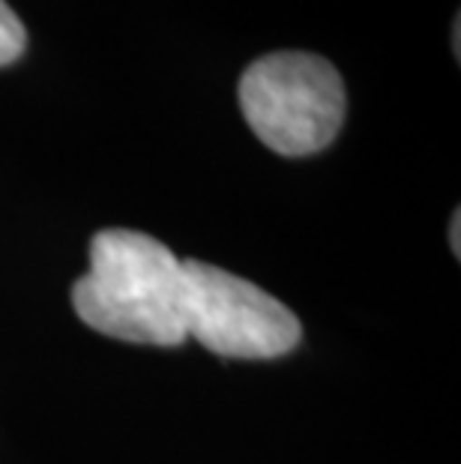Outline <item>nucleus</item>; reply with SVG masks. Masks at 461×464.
I'll return each instance as SVG.
<instances>
[{"label":"nucleus","instance_id":"f257e3e1","mask_svg":"<svg viewBox=\"0 0 461 464\" xmlns=\"http://www.w3.org/2000/svg\"><path fill=\"white\" fill-rule=\"evenodd\" d=\"M87 327L132 344L178 348L183 327V261L150 234L105 228L91 240V270L72 285Z\"/></svg>","mask_w":461,"mask_h":464},{"label":"nucleus","instance_id":"f03ea898","mask_svg":"<svg viewBox=\"0 0 461 464\" xmlns=\"http://www.w3.org/2000/svg\"><path fill=\"white\" fill-rule=\"evenodd\" d=\"M240 111L249 130L279 156H312L336 141L345 123V82L327 57L273 52L240 78Z\"/></svg>","mask_w":461,"mask_h":464},{"label":"nucleus","instance_id":"7ed1b4c3","mask_svg":"<svg viewBox=\"0 0 461 464\" xmlns=\"http://www.w3.org/2000/svg\"><path fill=\"white\" fill-rule=\"evenodd\" d=\"M183 327L219 357L273 360L300 344V318L282 300L222 266L183 261Z\"/></svg>","mask_w":461,"mask_h":464},{"label":"nucleus","instance_id":"20e7f679","mask_svg":"<svg viewBox=\"0 0 461 464\" xmlns=\"http://www.w3.org/2000/svg\"><path fill=\"white\" fill-rule=\"evenodd\" d=\"M24 45H27V34L22 18L13 13V6L6 0H0V66L15 63L24 54Z\"/></svg>","mask_w":461,"mask_h":464},{"label":"nucleus","instance_id":"39448f33","mask_svg":"<svg viewBox=\"0 0 461 464\" xmlns=\"http://www.w3.org/2000/svg\"><path fill=\"white\" fill-rule=\"evenodd\" d=\"M458 231H461V216H458V210L453 213V222H449V237H453V255L458 258L461 255V240H458Z\"/></svg>","mask_w":461,"mask_h":464}]
</instances>
